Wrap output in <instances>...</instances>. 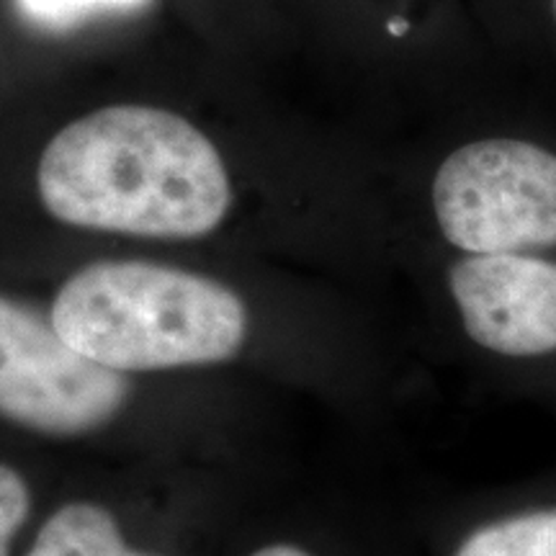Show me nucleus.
Here are the masks:
<instances>
[{
    "label": "nucleus",
    "mask_w": 556,
    "mask_h": 556,
    "mask_svg": "<svg viewBox=\"0 0 556 556\" xmlns=\"http://www.w3.org/2000/svg\"><path fill=\"white\" fill-rule=\"evenodd\" d=\"M39 199L70 227L152 240L206 238L232 206L219 150L173 111L106 106L41 152Z\"/></svg>",
    "instance_id": "nucleus-1"
},
{
    "label": "nucleus",
    "mask_w": 556,
    "mask_h": 556,
    "mask_svg": "<svg viewBox=\"0 0 556 556\" xmlns=\"http://www.w3.org/2000/svg\"><path fill=\"white\" fill-rule=\"evenodd\" d=\"M50 323L83 356L122 374L225 364L248 338V307L232 289L144 261L80 268L54 296Z\"/></svg>",
    "instance_id": "nucleus-2"
},
{
    "label": "nucleus",
    "mask_w": 556,
    "mask_h": 556,
    "mask_svg": "<svg viewBox=\"0 0 556 556\" xmlns=\"http://www.w3.org/2000/svg\"><path fill=\"white\" fill-rule=\"evenodd\" d=\"M443 238L467 253L556 245V155L523 139H479L451 152L433 180Z\"/></svg>",
    "instance_id": "nucleus-3"
},
{
    "label": "nucleus",
    "mask_w": 556,
    "mask_h": 556,
    "mask_svg": "<svg viewBox=\"0 0 556 556\" xmlns=\"http://www.w3.org/2000/svg\"><path fill=\"white\" fill-rule=\"evenodd\" d=\"M129 392L122 371L83 356L52 323L0 296V417L41 435H86L109 426Z\"/></svg>",
    "instance_id": "nucleus-4"
},
{
    "label": "nucleus",
    "mask_w": 556,
    "mask_h": 556,
    "mask_svg": "<svg viewBox=\"0 0 556 556\" xmlns=\"http://www.w3.org/2000/svg\"><path fill=\"white\" fill-rule=\"evenodd\" d=\"M467 336L510 358L556 351V263L526 253H469L451 268Z\"/></svg>",
    "instance_id": "nucleus-5"
},
{
    "label": "nucleus",
    "mask_w": 556,
    "mask_h": 556,
    "mask_svg": "<svg viewBox=\"0 0 556 556\" xmlns=\"http://www.w3.org/2000/svg\"><path fill=\"white\" fill-rule=\"evenodd\" d=\"M26 556H157L131 548L122 536V528L106 507L67 503L58 507L41 526Z\"/></svg>",
    "instance_id": "nucleus-6"
},
{
    "label": "nucleus",
    "mask_w": 556,
    "mask_h": 556,
    "mask_svg": "<svg viewBox=\"0 0 556 556\" xmlns=\"http://www.w3.org/2000/svg\"><path fill=\"white\" fill-rule=\"evenodd\" d=\"M454 556H556V507L520 513L477 528Z\"/></svg>",
    "instance_id": "nucleus-7"
},
{
    "label": "nucleus",
    "mask_w": 556,
    "mask_h": 556,
    "mask_svg": "<svg viewBox=\"0 0 556 556\" xmlns=\"http://www.w3.org/2000/svg\"><path fill=\"white\" fill-rule=\"evenodd\" d=\"M31 510V492L16 469L0 464V556H11L13 536Z\"/></svg>",
    "instance_id": "nucleus-8"
},
{
    "label": "nucleus",
    "mask_w": 556,
    "mask_h": 556,
    "mask_svg": "<svg viewBox=\"0 0 556 556\" xmlns=\"http://www.w3.org/2000/svg\"><path fill=\"white\" fill-rule=\"evenodd\" d=\"M142 0H18L26 16L37 18L39 24H67L96 11L131 9Z\"/></svg>",
    "instance_id": "nucleus-9"
},
{
    "label": "nucleus",
    "mask_w": 556,
    "mask_h": 556,
    "mask_svg": "<svg viewBox=\"0 0 556 556\" xmlns=\"http://www.w3.org/2000/svg\"><path fill=\"white\" fill-rule=\"evenodd\" d=\"M250 556H312V554L307 552V548H302L296 544H268Z\"/></svg>",
    "instance_id": "nucleus-10"
},
{
    "label": "nucleus",
    "mask_w": 556,
    "mask_h": 556,
    "mask_svg": "<svg viewBox=\"0 0 556 556\" xmlns=\"http://www.w3.org/2000/svg\"><path fill=\"white\" fill-rule=\"evenodd\" d=\"M554 13H556V0H554Z\"/></svg>",
    "instance_id": "nucleus-11"
}]
</instances>
